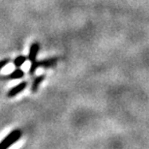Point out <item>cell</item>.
Returning <instances> with one entry per match:
<instances>
[{
	"instance_id": "cell-3",
	"label": "cell",
	"mask_w": 149,
	"mask_h": 149,
	"mask_svg": "<svg viewBox=\"0 0 149 149\" xmlns=\"http://www.w3.org/2000/svg\"><path fill=\"white\" fill-rule=\"evenodd\" d=\"M27 85H28V82L27 81H22V82H20L19 83V84H17V85H15L13 86L10 90H9L7 92V96L8 98H14V97H16L17 95H19L20 92H22L23 90H25V88L27 87Z\"/></svg>"
},
{
	"instance_id": "cell-1",
	"label": "cell",
	"mask_w": 149,
	"mask_h": 149,
	"mask_svg": "<svg viewBox=\"0 0 149 149\" xmlns=\"http://www.w3.org/2000/svg\"><path fill=\"white\" fill-rule=\"evenodd\" d=\"M58 60V57H49L47 59H43V60H36L34 62H31V65L28 70V74L33 76L38 68H45L46 69V68L54 67L57 64Z\"/></svg>"
},
{
	"instance_id": "cell-2",
	"label": "cell",
	"mask_w": 149,
	"mask_h": 149,
	"mask_svg": "<svg viewBox=\"0 0 149 149\" xmlns=\"http://www.w3.org/2000/svg\"><path fill=\"white\" fill-rule=\"evenodd\" d=\"M22 131L19 129H15L12 132L5 136L4 139L0 141V149H6L15 144L19 139L22 138Z\"/></svg>"
},
{
	"instance_id": "cell-5",
	"label": "cell",
	"mask_w": 149,
	"mask_h": 149,
	"mask_svg": "<svg viewBox=\"0 0 149 149\" xmlns=\"http://www.w3.org/2000/svg\"><path fill=\"white\" fill-rule=\"evenodd\" d=\"M39 50H40V44L38 42H33L30 45V47H29L28 55H27V60L30 61V63L37 60V55Z\"/></svg>"
},
{
	"instance_id": "cell-7",
	"label": "cell",
	"mask_w": 149,
	"mask_h": 149,
	"mask_svg": "<svg viewBox=\"0 0 149 149\" xmlns=\"http://www.w3.org/2000/svg\"><path fill=\"white\" fill-rule=\"evenodd\" d=\"M26 61H27V56L20 54L19 56H17V57L14 59L13 64L15 65V67H16V68H20Z\"/></svg>"
},
{
	"instance_id": "cell-4",
	"label": "cell",
	"mask_w": 149,
	"mask_h": 149,
	"mask_svg": "<svg viewBox=\"0 0 149 149\" xmlns=\"http://www.w3.org/2000/svg\"><path fill=\"white\" fill-rule=\"evenodd\" d=\"M24 72L23 70H22L20 68H16L13 72H11L10 74H5V76H1L0 77V79L1 80H14V79H22L24 77Z\"/></svg>"
},
{
	"instance_id": "cell-6",
	"label": "cell",
	"mask_w": 149,
	"mask_h": 149,
	"mask_svg": "<svg viewBox=\"0 0 149 149\" xmlns=\"http://www.w3.org/2000/svg\"><path fill=\"white\" fill-rule=\"evenodd\" d=\"M44 79H45V74H40V76L35 77L31 83V88H30L31 92L36 93V92L39 90V88H40L41 83L44 81Z\"/></svg>"
},
{
	"instance_id": "cell-8",
	"label": "cell",
	"mask_w": 149,
	"mask_h": 149,
	"mask_svg": "<svg viewBox=\"0 0 149 149\" xmlns=\"http://www.w3.org/2000/svg\"><path fill=\"white\" fill-rule=\"evenodd\" d=\"M11 62V59L10 58H3L0 60V71H1L3 68H5L7 65Z\"/></svg>"
}]
</instances>
